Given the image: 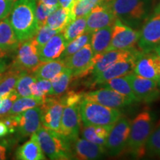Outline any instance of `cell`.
Returning a JSON list of instances; mask_svg holds the SVG:
<instances>
[{"mask_svg": "<svg viewBox=\"0 0 160 160\" xmlns=\"http://www.w3.org/2000/svg\"><path fill=\"white\" fill-rule=\"evenodd\" d=\"M36 6V0H17L13 3L8 18L20 42L32 39L39 29Z\"/></svg>", "mask_w": 160, "mask_h": 160, "instance_id": "6da1fadb", "label": "cell"}, {"mask_svg": "<svg viewBox=\"0 0 160 160\" xmlns=\"http://www.w3.org/2000/svg\"><path fill=\"white\" fill-rule=\"evenodd\" d=\"M116 19L138 30L148 17L150 0H104Z\"/></svg>", "mask_w": 160, "mask_h": 160, "instance_id": "7a4b0ae2", "label": "cell"}, {"mask_svg": "<svg viewBox=\"0 0 160 160\" xmlns=\"http://www.w3.org/2000/svg\"><path fill=\"white\" fill-rule=\"evenodd\" d=\"M154 116L151 111H143L131 122L128 140L126 147L137 157L144 155L148 139L153 130Z\"/></svg>", "mask_w": 160, "mask_h": 160, "instance_id": "3957f363", "label": "cell"}, {"mask_svg": "<svg viewBox=\"0 0 160 160\" xmlns=\"http://www.w3.org/2000/svg\"><path fill=\"white\" fill-rule=\"evenodd\" d=\"M36 136L44 153L50 159H73L72 143L59 133L42 126L36 132Z\"/></svg>", "mask_w": 160, "mask_h": 160, "instance_id": "277c9868", "label": "cell"}, {"mask_svg": "<svg viewBox=\"0 0 160 160\" xmlns=\"http://www.w3.org/2000/svg\"><path fill=\"white\" fill-rule=\"evenodd\" d=\"M79 114L83 125H113L121 117L119 109L106 107L82 98L79 103Z\"/></svg>", "mask_w": 160, "mask_h": 160, "instance_id": "5b68a950", "label": "cell"}, {"mask_svg": "<svg viewBox=\"0 0 160 160\" xmlns=\"http://www.w3.org/2000/svg\"><path fill=\"white\" fill-rule=\"evenodd\" d=\"M66 67L72 71L73 77L80 78L92 73L97 62L90 43L82 48L73 55L64 59Z\"/></svg>", "mask_w": 160, "mask_h": 160, "instance_id": "8992f818", "label": "cell"}, {"mask_svg": "<svg viewBox=\"0 0 160 160\" xmlns=\"http://www.w3.org/2000/svg\"><path fill=\"white\" fill-rule=\"evenodd\" d=\"M160 43V5L140 30L138 47L142 53L153 51Z\"/></svg>", "mask_w": 160, "mask_h": 160, "instance_id": "52a82bcc", "label": "cell"}, {"mask_svg": "<svg viewBox=\"0 0 160 160\" xmlns=\"http://www.w3.org/2000/svg\"><path fill=\"white\" fill-rule=\"evenodd\" d=\"M41 63L39 48L32 38L19 43L17 55L10 67L20 71L33 72Z\"/></svg>", "mask_w": 160, "mask_h": 160, "instance_id": "ba28073f", "label": "cell"}, {"mask_svg": "<svg viewBox=\"0 0 160 160\" xmlns=\"http://www.w3.org/2000/svg\"><path fill=\"white\" fill-rule=\"evenodd\" d=\"M139 36L140 30L132 28L117 19L112 26L111 45L108 51L136 48Z\"/></svg>", "mask_w": 160, "mask_h": 160, "instance_id": "9c48e42d", "label": "cell"}, {"mask_svg": "<svg viewBox=\"0 0 160 160\" xmlns=\"http://www.w3.org/2000/svg\"><path fill=\"white\" fill-rule=\"evenodd\" d=\"M64 106L60 96H48L45 98L40 105L42 126L59 133Z\"/></svg>", "mask_w": 160, "mask_h": 160, "instance_id": "30bf717a", "label": "cell"}, {"mask_svg": "<svg viewBox=\"0 0 160 160\" xmlns=\"http://www.w3.org/2000/svg\"><path fill=\"white\" fill-rule=\"evenodd\" d=\"M131 121L128 118L122 117L112 126L105 148L110 156L119 155L126 148L128 140Z\"/></svg>", "mask_w": 160, "mask_h": 160, "instance_id": "8fae6325", "label": "cell"}, {"mask_svg": "<svg viewBox=\"0 0 160 160\" xmlns=\"http://www.w3.org/2000/svg\"><path fill=\"white\" fill-rule=\"evenodd\" d=\"M131 85L137 102L151 103L160 97V90L157 82L135 74L134 73L125 76Z\"/></svg>", "mask_w": 160, "mask_h": 160, "instance_id": "7c38bea8", "label": "cell"}, {"mask_svg": "<svg viewBox=\"0 0 160 160\" xmlns=\"http://www.w3.org/2000/svg\"><path fill=\"white\" fill-rule=\"evenodd\" d=\"M79 103H69L65 105L62 117L59 133L68 139L71 143L79 138L81 122Z\"/></svg>", "mask_w": 160, "mask_h": 160, "instance_id": "4fadbf2b", "label": "cell"}, {"mask_svg": "<svg viewBox=\"0 0 160 160\" xmlns=\"http://www.w3.org/2000/svg\"><path fill=\"white\" fill-rule=\"evenodd\" d=\"M83 98L106 107L119 110L127 107L133 102L129 98L105 87L85 93L83 94Z\"/></svg>", "mask_w": 160, "mask_h": 160, "instance_id": "5bb4252c", "label": "cell"}, {"mask_svg": "<svg viewBox=\"0 0 160 160\" xmlns=\"http://www.w3.org/2000/svg\"><path fill=\"white\" fill-rule=\"evenodd\" d=\"M16 131L22 138L30 137L42 127V110L40 106L28 109L17 116Z\"/></svg>", "mask_w": 160, "mask_h": 160, "instance_id": "9a60e30c", "label": "cell"}, {"mask_svg": "<svg viewBox=\"0 0 160 160\" xmlns=\"http://www.w3.org/2000/svg\"><path fill=\"white\" fill-rule=\"evenodd\" d=\"M142 53V52L140 50L132 48L128 50H111V51H106L105 53L96 54L97 62L93 66L91 73L93 74V77L99 74L100 73H102L119 60L139 56Z\"/></svg>", "mask_w": 160, "mask_h": 160, "instance_id": "2e32d148", "label": "cell"}, {"mask_svg": "<svg viewBox=\"0 0 160 160\" xmlns=\"http://www.w3.org/2000/svg\"><path fill=\"white\" fill-rule=\"evenodd\" d=\"M116 19L111 10L102 2L93 8L86 17L85 31L92 33L107 26H113Z\"/></svg>", "mask_w": 160, "mask_h": 160, "instance_id": "e0dca14e", "label": "cell"}, {"mask_svg": "<svg viewBox=\"0 0 160 160\" xmlns=\"http://www.w3.org/2000/svg\"><path fill=\"white\" fill-rule=\"evenodd\" d=\"M133 73L142 77L157 81L160 77V56L153 51L142 53L136 62Z\"/></svg>", "mask_w": 160, "mask_h": 160, "instance_id": "ac0fdd59", "label": "cell"}, {"mask_svg": "<svg viewBox=\"0 0 160 160\" xmlns=\"http://www.w3.org/2000/svg\"><path fill=\"white\" fill-rule=\"evenodd\" d=\"M139 57V56H136L128 59H124L113 64L99 74L93 77V83L95 85H102L105 82L113 78L133 73L134 71L136 62Z\"/></svg>", "mask_w": 160, "mask_h": 160, "instance_id": "d6986e66", "label": "cell"}, {"mask_svg": "<svg viewBox=\"0 0 160 160\" xmlns=\"http://www.w3.org/2000/svg\"><path fill=\"white\" fill-rule=\"evenodd\" d=\"M73 143V159L81 160L98 159L102 157L106 152L105 147L91 142L84 138H77Z\"/></svg>", "mask_w": 160, "mask_h": 160, "instance_id": "ffe728a7", "label": "cell"}, {"mask_svg": "<svg viewBox=\"0 0 160 160\" xmlns=\"http://www.w3.org/2000/svg\"><path fill=\"white\" fill-rule=\"evenodd\" d=\"M66 45L67 43L62 33L59 32L39 48L40 61L44 62L59 59L65 51Z\"/></svg>", "mask_w": 160, "mask_h": 160, "instance_id": "44dd1931", "label": "cell"}, {"mask_svg": "<svg viewBox=\"0 0 160 160\" xmlns=\"http://www.w3.org/2000/svg\"><path fill=\"white\" fill-rule=\"evenodd\" d=\"M16 157L20 160H43L45 155L38 142L36 133L31 136L28 141L20 146L16 152Z\"/></svg>", "mask_w": 160, "mask_h": 160, "instance_id": "7402d4cb", "label": "cell"}, {"mask_svg": "<svg viewBox=\"0 0 160 160\" xmlns=\"http://www.w3.org/2000/svg\"><path fill=\"white\" fill-rule=\"evenodd\" d=\"M20 42L10 22L8 17L0 20V48L8 52H14L19 47Z\"/></svg>", "mask_w": 160, "mask_h": 160, "instance_id": "603a6c76", "label": "cell"}, {"mask_svg": "<svg viewBox=\"0 0 160 160\" xmlns=\"http://www.w3.org/2000/svg\"><path fill=\"white\" fill-rule=\"evenodd\" d=\"M66 68L67 67L64 59L59 58L55 60L42 62L32 73L37 79H45L51 81Z\"/></svg>", "mask_w": 160, "mask_h": 160, "instance_id": "cb8c5ba5", "label": "cell"}, {"mask_svg": "<svg viewBox=\"0 0 160 160\" xmlns=\"http://www.w3.org/2000/svg\"><path fill=\"white\" fill-rule=\"evenodd\" d=\"M112 26H107L92 33L91 42L93 54H99L108 51L111 41Z\"/></svg>", "mask_w": 160, "mask_h": 160, "instance_id": "d4e9b609", "label": "cell"}, {"mask_svg": "<svg viewBox=\"0 0 160 160\" xmlns=\"http://www.w3.org/2000/svg\"><path fill=\"white\" fill-rule=\"evenodd\" d=\"M113 125H84L82 129V137L91 142L105 147L108 137Z\"/></svg>", "mask_w": 160, "mask_h": 160, "instance_id": "484cf974", "label": "cell"}, {"mask_svg": "<svg viewBox=\"0 0 160 160\" xmlns=\"http://www.w3.org/2000/svg\"><path fill=\"white\" fill-rule=\"evenodd\" d=\"M73 15L71 11L64 9L62 7L57 8L53 11L46 20L45 25L51 28L62 31L63 29L73 20Z\"/></svg>", "mask_w": 160, "mask_h": 160, "instance_id": "4316f807", "label": "cell"}, {"mask_svg": "<svg viewBox=\"0 0 160 160\" xmlns=\"http://www.w3.org/2000/svg\"><path fill=\"white\" fill-rule=\"evenodd\" d=\"M102 85L117 91L120 94L129 98L133 102H137V98H136L134 93H133L131 86L125 76L113 78V79L105 82L102 84Z\"/></svg>", "mask_w": 160, "mask_h": 160, "instance_id": "83f0119b", "label": "cell"}, {"mask_svg": "<svg viewBox=\"0 0 160 160\" xmlns=\"http://www.w3.org/2000/svg\"><path fill=\"white\" fill-rule=\"evenodd\" d=\"M22 71L9 67L3 72L2 77L0 79V96L2 97L7 96L15 89L17 80Z\"/></svg>", "mask_w": 160, "mask_h": 160, "instance_id": "f1b7e54d", "label": "cell"}, {"mask_svg": "<svg viewBox=\"0 0 160 160\" xmlns=\"http://www.w3.org/2000/svg\"><path fill=\"white\" fill-rule=\"evenodd\" d=\"M86 31V17L76 18L62 31L67 45Z\"/></svg>", "mask_w": 160, "mask_h": 160, "instance_id": "f546056e", "label": "cell"}, {"mask_svg": "<svg viewBox=\"0 0 160 160\" xmlns=\"http://www.w3.org/2000/svg\"><path fill=\"white\" fill-rule=\"evenodd\" d=\"M43 100L33 97H19L15 100L7 116H17L27 110L41 105ZM6 116V117H7Z\"/></svg>", "mask_w": 160, "mask_h": 160, "instance_id": "4dcf8cb0", "label": "cell"}, {"mask_svg": "<svg viewBox=\"0 0 160 160\" xmlns=\"http://www.w3.org/2000/svg\"><path fill=\"white\" fill-rule=\"evenodd\" d=\"M73 74L68 68L51 80L53 96H62L65 93L71 82Z\"/></svg>", "mask_w": 160, "mask_h": 160, "instance_id": "1f68e13d", "label": "cell"}, {"mask_svg": "<svg viewBox=\"0 0 160 160\" xmlns=\"http://www.w3.org/2000/svg\"><path fill=\"white\" fill-rule=\"evenodd\" d=\"M37 79L30 72L23 71L18 79L15 89L19 97H32L31 85Z\"/></svg>", "mask_w": 160, "mask_h": 160, "instance_id": "d6a6232c", "label": "cell"}, {"mask_svg": "<svg viewBox=\"0 0 160 160\" xmlns=\"http://www.w3.org/2000/svg\"><path fill=\"white\" fill-rule=\"evenodd\" d=\"M91 35L92 33L90 32L85 31V33H82V35H80L79 37L76 38L73 40H72L71 42L68 44L66 45V48L64 51L63 53L62 54L60 59H65V58L70 57V56L73 55V53H75L76 52L79 51L82 48H83L84 46L91 42Z\"/></svg>", "mask_w": 160, "mask_h": 160, "instance_id": "836d02e7", "label": "cell"}, {"mask_svg": "<svg viewBox=\"0 0 160 160\" xmlns=\"http://www.w3.org/2000/svg\"><path fill=\"white\" fill-rule=\"evenodd\" d=\"M31 96L36 99L43 100L48 96H53L51 82L48 79H37L31 85Z\"/></svg>", "mask_w": 160, "mask_h": 160, "instance_id": "e575fe53", "label": "cell"}, {"mask_svg": "<svg viewBox=\"0 0 160 160\" xmlns=\"http://www.w3.org/2000/svg\"><path fill=\"white\" fill-rule=\"evenodd\" d=\"M104 0H78L75 2L72 10L73 19L86 17L93 8L102 3Z\"/></svg>", "mask_w": 160, "mask_h": 160, "instance_id": "d590c367", "label": "cell"}, {"mask_svg": "<svg viewBox=\"0 0 160 160\" xmlns=\"http://www.w3.org/2000/svg\"><path fill=\"white\" fill-rule=\"evenodd\" d=\"M145 150L149 155L160 157V125L153 130L146 143Z\"/></svg>", "mask_w": 160, "mask_h": 160, "instance_id": "8d00e7d4", "label": "cell"}, {"mask_svg": "<svg viewBox=\"0 0 160 160\" xmlns=\"http://www.w3.org/2000/svg\"><path fill=\"white\" fill-rule=\"evenodd\" d=\"M59 32L61 31H58V30L53 29L51 28L48 27V25H44L42 26V27L39 28L37 33H36V35L33 37V39L34 40V42L37 45L38 48H40L45 45L48 41H49L51 38L53 37L54 35L57 34Z\"/></svg>", "mask_w": 160, "mask_h": 160, "instance_id": "74e56055", "label": "cell"}, {"mask_svg": "<svg viewBox=\"0 0 160 160\" xmlns=\"http://www.w3.org/2000/svg\"><path fill=\"white\" fill-rule=\"evenodd\" d=\"M59 8V7H58ZM57 8L49 7V6L45 5V4L38 0L37 2V6H36V18H37L38 25L39 28L45 25L46 20L49 15L55 11Z\"/></svg>", "mask_w": 160, "mask_h": 160, "instance_id": "f35d334b", "label": "cell"}, {"mask_svg": "<svg viewBox=\"0 0 160 160\" xmlns=\"http://www.w3.org/2000/svg\"><path fill=\"white\" fill-rule=\"evenodd\" d=\"M18 97H19L16 89L13 90L7 96L2 97V105L0 106V117H5L8 115L13 102Z\"/></svg>", "mask_w": 160, "mask_h": 160, "instance_id": "ab89813d", "label": "cell"}, {"mask_svg": "<svg viewBox=\"0 0 160 160\" xmlns=\"http://www.w3.org/2000/svg\"><path fill=\"white\" fill-rule=\"evenodd\" d=\"M11 0H0V20L8 17L13 5Z\"/></svg>", "mask_w": 160, "mask_h": 160, "instance_id": "60d3db41", "label": "cell"}, {"mask_svg": "<svg viewBox=\"0 0 160 160\" xmlns=\"http://www.w3.org/2000/svg\"><path fill=\"white\" fill-rule=\"evenodd\" d=\"M11 144L10 143L8 139H3L0 140V160L6 159L7 152L8 151L9 147Z\"/></svg>", "mask_w": 160, "mask_h": 160, "instance_id": "b9f144b4", "label": "cell"}, {"mask_svg": "<svg viewBox=\"0 0 160 160\" xmlns=\"http://www.w3.org/2000/svg\"><path fill=\"white\" fill-rule=\"evenodd\" d=\"M58 2H59L60 7L68 10V11H71L72 13V10H73L76 0H58Z\"/></svg>", "mask_w": 160, "mask_h": 160, "instance_id": "7bdbcfd3", "label": "cell"}, {"mask_svg": "<svg viewBox=\"0 0 160 160\" xmlns=\"http://www.w3.org/2000/svg\"><path fill=\"white\" fill-rule=\"evenodd\" d=\"M9 133L8 127L2 120H0V138L3 137Z\"/></svg>", "mask_w": 160, "mask_h": 160, "instance_id": "ee69618b", "label": "cell"}, {"mask_svg": "<svg viewBox=\"0 0 160 160\" xmlns=\"http://www.w3.org/2000/svg\"><path fill=\"white\" fill-rule=\"evenodd\" d=\"M40 2L45 4V5L49 6V7L58 8L59 7V4L58 0H39Z\"/></svg>", "mask_w": 160, "mask_h": 160, "instance_id": "f6af8a7d", "label": "cell"}, {"mask_svg": "<svg viewBox=\"0 0 160 160\" xmlns=\"http://www.w3.org/2000/svg\"><path fill=\"white\" fill-rule=\"evenodd\" d=\"M8 69L7 64H6L5 60L2 59H0V72H4Z\"/></svg>", "mask_w": 160, "mask_h": 160, "instance_id": "bcb514c9", "label": "cell"}, {"mask_svg": "<svg viewBox=\"0 0 160 160\" xmlns=\"http://www.w3.org/2000/svg\"><path fill=\"white\" fill-rule=\"evenodd\" d=\"M8 55V53L5 51H3L2 49L0 48V59H2V58L6 57V56Z\"/></svg>", "mask_w": 160, "mask_h": 160, "instance_id": "7dc6e473", "label": "cell"}, {"mask_svg": "<svg viewBox=\"0 0 160 160\" xmlns=\"http://www.w3.org/2000/svg\"><path fill=\"white\" fill-rule=\"evenodd\" d=\"M153 52H154L155 53H157V55H159V56H160V43L159 44V45H158L157 47L155 48V49L153 50Z\"/></svg>", "mask_w": 160, "mask_h": 160, "instance_id": "c3c4849f", "label": "cell"}, {"mask_svg": "<svg viewBox=\"0 0 160 160\" xmlns=\"http://www.w3.org/2000/svg\"><path fill=\"white\" fill-rule=\"evenodd\" d=\"M157 85H158V88H159V90H160V77L159 78V79H158V80H157Z\"/></svg>", "mask_w": 160, "mask_h": 160, "instance_id": "681fc988", "label": "cell"}, {"mask_svg": "<svg viewBox=\"0 0 160 160\" xmlns=\"http://www.w3.org/2000/svg\"><path fill=\"white\" fill-rule=\"evenodd\" d=\"M2 97L0 96V106H1V105H2Z\"/></svg>", "mask_w": 160, "mask_h": 160, "instance_id": "f907efd6", "label": "cell"}, {"mask_svg": "<svg viewBox=\"0 0 160 160\" xmlns=\"http://www.w3.org/2000/svg\"><path fill=\"white\" fill-rule=\"evenodd\" d=\"M2 74H3V72H0V79H1L2 77Z\"/></svg>", "mask_w": 160, "mask_h": 160, "instance_id": "816d5d0a", "label": "cell"}, {"mask_svg": "<svg viewBox=\"0 0 160 160\" xmlns=\"http://www.w3.org/2000/svg\"><path fill=\"white\" fill-rule=\"evenodd\" d=\"M11 1H12V2H16V1H17V0H11Z\"/></svg>", "mask_w": 160, "mask_h": 160, "instance_id": "f5cc1de1", "label": "cell"}, {"mask_svg": "<svg viewBox=\"0 0 160 160\" xmlns=\"http://www.w3.org/2000/svg\"><path fill=\"white\" fill-rule=\"evenodd\" d=\"M76 1H78V0H76Z\"/></svg>", "mask_w": 160, "mask_h": 160, "instance_id": "db71d44e", "label": "cell"}]
</instances>
